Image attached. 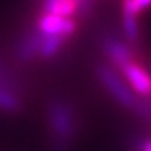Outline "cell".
<instances>
[{"instance_id":"9c48e42d","label":"cell","mask_w":151,"mask_h":151,"mask_svg":"<svg viewBox=\"0 0 151 151\" xmlns=\"http://www.w3.org/2000/svg\"><path fill=\"white\" fill-rule=\"evenodd\" d=\"M22 109L21 94L0 87V111L4 113H18Z\"/></svg>"},{"instance_id":"4fadbf2b","label":"cell","mask_w":151,"mask_h":151,"mask_svg":"<svg viewBox=\"0 0 151 151\" xmlns=\"http://www.w3.org/2000/svg\"><path fill=\"white\" fill-rule=\"evenodd\" d=\"M139 151H151V139H145L141 142Z\"/></svg>"},{"instance_id":"7a4b0ae2","label":"cell","mask_w":151,"mask_h":151,"mask_svg":"<svg viewBox=\"0 0 151 151\" xmlns=\"http://www.w3.org/2000/svg\"><path fill=\"white\" fill-rule=\"evenodd\" d=\"M97 78L101 82V85L107 90V93L117 101L120 106L134 110L135 104H137V97L134 94V91L125 84V81L114 72V69H111L107 65H99L96 69Z\"/></svg>"},{"instance_id":"6da1fadb","label":"cell","mask_w":151,"mask_h":151,"mask_svg":"<svg viewBox=\"0 0 151 151\" xmlns=\"http://www.w3.org/2000/svg\"><path fill=\"white\" fill-rule=\"evenodd\" d=\"M51 151H69L76 137V114L70 103L53 99L47 104Z\"/></svg>"},{"instance_id":"52a82bcc","label":"cell","mask_w":151,"mask_h":151,"mask_svg":"<svg viewBox=\"0 0 151 151\" xmlns=\"http://www.w3.org/2000/svg\"><path fill=\"white\" fill-rule=\"evenodd\" d=\"M138 12L134 9L131 0H123V31L128 38V41L134 43L138 38V21H137Z\"/></svg>"},{"instance_id":"30bf717a","label":"cell","mask_w":151,"mask_h":151,"mask_svg":"<svg viewBox=\"0 0 151 151\" xmlns=\"http://www.w3.org/2000/svg\"><path fill=\"white\" fill-rule=\"evenodd\" d=\"M66 38L59 37V35H43L41 40V47H40V56L43 59H50L57 51L62 49L63 43Z\"/></svg>"},{"instance_id":"5b68a950","label":"cell","mask_w":151,"mask_h":151,"mask_svg":"<svg viewBox=\"0 0 151 151\" xmlns=\"http://www.w3.org/2000/svg\"><path fill=\"white\" fill-rule=\"evenodd\" d=\"M103 49L106 51L107 57L111 60V63L117 69H122L125 65H128L132 60L129 47L125 43H122L120 40L114 38V37H104Z\"/></svg>"},{"instance_id":"277c9868","label":"cell","mask_w":151,"mask_h":151,"mask_svg":"<svg viewBox=\"0 0 151 151\" xmlns=\"http://www.w3.org/2000/svg\"><path fill=\"white\" fill-rule=\"evenodd\" d=\"M122 75L131 85L132 91L139 94L141 97H148L151 94V75L138 63L129 62L122 69Z\"/></svg>"},{"instance_id":"7c38bea8","label":"cell","mask_w":151,"mask_h":151,"mask_svg":"<svg viewBox=\"0 0 151 151\" xmlns=\"http://www.w3.org/2000/svg\"><path fill=\"white\" fill-rule=\"evenodd\" d=\"M131 3H132L134 9H135L138 13H139L141 10H144V9H147V7L151 6V0H131Z\"/></svg>"},{"instance_id":"ba28073f","label":"cell","mask_w":151,"mask_h":151,"mask_svg":"<svg viewBox=\"0 0 151 151\" xmlns=\"http://www.w3.org/2000/svg\"><path fill=\"white\" fill-rule=\"evenodd\" d=\"M44 13L56 15L62 18H70L76 13L75 0H44Z\"/></svg>"},{"instance_id":"8992f818","label":"cell","mask_w":151,"mask_h":151,"mask_svg":"<svg viewBox=\"0 0 151 151\" xmlns=\"http://www.w3.org/2000/svg\"><path fill=\"white\" fill-rule=\"evenodd\" d=\"M41 40L43 35L38 31L28 32L16 46V57L22 63H28L34 60L35 56L40 54V47H41Z\"/></svg>"},{"instance_id":"5bb4252c","label":"cell","mask_w":151,"mask_h":151,"mask_svg":"<svg viewBox=\"0 0 151 151\" xmlns=\"http://www.w3.org/2000/svg\"><path fill=\"white\" fill-rule=\"evenodd\" d=\"M75 1H76V0H75Z\"/></svg>"},{"instance_id":"8fae6325","label":"cell","mask_w":151,"mask_h":151,"mask_svg":"<svg viewBox=\"0 0 151 151\" xmlns=\"http://www.w3.org/2000/svg\"><path fill=\"white\" fill-rule=\"evenodd\" d=\"M0 87L7 88V90H12V91L21 94V85H19V82L15 79V76L10 73V70L6 66H3L1 63H0Z\"/></svg>"},{"instance_id":"3957f363","label":"cell","mask_w":151,"mask_h":151,"mask_svg":"<svg viewBox=\"0 0 151 151\" xmlns=\"http://www.w3.org/2000/svg\"><path fill=\"white\" fill-rule=\"evenodd\" d=\"M75 29H76V24L70 18H62L49 13H44L37 24V31L41 35H59L68 38L75 32Z\"/></svg>"}]
</instances>
